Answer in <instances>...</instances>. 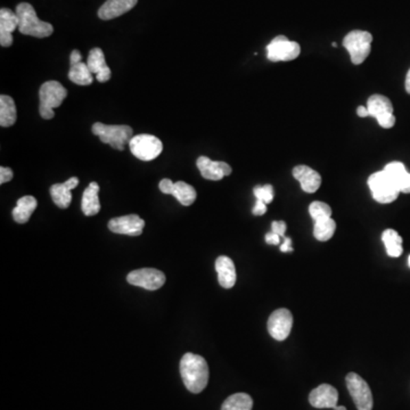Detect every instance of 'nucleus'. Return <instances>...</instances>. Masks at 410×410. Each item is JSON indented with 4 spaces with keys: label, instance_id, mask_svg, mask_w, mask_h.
<instances>
[{
    "label": "nucleus",
    "instance_id": "nucleus-32",
    "mask_svg": "<svg viewBox=\"0 0 410 410\" xmlns=\"http://www.w3.org/2000/svg\"><path fill=\"white\" fill-rule=\"evenodd\" d=\"M253 194L256 196V200H261L266 204H270L273 202L274 187L272 185L256 186V189H253Z\"/></svg>",
    "mask_w": 410,
    "mask_h": 410
},
{
    "label": "nucleus",
    "instance_id": "nucleus-5",
    "mask_svg": "<svg viewBox=\"0 0 410 410\" xmlns=\"http://www.w3.org/2000/svg\"><path fill=\"white\" fill-rule=\"evenodd\" d=\"M368 186L372 191V195L376 202L381 204H389L398 199L400 191L398 189L394 179L387 172L377 171L368 178Z\"/></svg>",
    "mask_w": 410,
    "mask_h": 410
},
{
    "label": "nucleus",
    "instance_id": "nucleus-17",
    "mask_svg": "<svg viewBox=\"0 0 410 410\" xmlns=\"http://www.w3.org/2000/svg\"><path fill=\"white\" fill-rule=\"evenodd\" d=\"M20 20L10 8L0 10V45L10 47L13 44V32L19 29Z\"/></svg>",
    "mask_w": 410,
    "mask_h": 410
},
{
    "label": "nucleus",
    "instance_id": "nucleus-21",
    "mask_svg": "<svg viewBox=\"0 0 410 410\" xmlns=\"http://www.w3.org/2000/svg\"><path fill=\"white\" fill-rule=\"evenodd\" d=\"M215 270L218 273L219 284L224 289H232L236 282L235 265L228 256H219L215 261Z\"/></svg>",
    "mask_w": 410,
    "mask_h": 410
},
{
    "label": "nucleus",
    "instance_id": "nucleus-36",
    "mask_svg": "<svg viewBox=\"0 0 410 410\" xmlns=\"http://www.w3.org/2000/svg\"><path fill=\"white\" fill-rule=\"evenodd\" d=\"M280 236L277 235L275 232H270L266 235V243L269 245H279L280 244Z\"/></svg>",
    "mask_w": 410,
    "mask_h": 410
},
{
    "label": "nucleus",
    "instance_id": "nucleus-16",
    "mask_svg": "<svg viewBox=\"0 0 410 410\" xmlns=\"http://www.w3.org/2000/svg\"><path fill=\"white\" fill-rule=\"evenodd\" d=\"M339 401V392L335 387L330 384H322L319 387L313 389L309 394V402L313 407L335 408Z\"/></svg>",
    "mask_w": 410,
    "mask_h": 410
},
{
    "label": "nucleus",
    "instance_id": "nucleus-10",
    "mask_svg": "<svg viewBox=\"0 0 410 410\" xmlns=\"http://www.w3.org/2000/svg\"><path fill=\"white\" fill-rule=\"evenodd\" d=\"M301 47L285 36H277L267 46V58L272 62H289L299 58Z\"/></svg>",
    "mask_w": 410,
    "mask_h": 410
},
{
    "label": "nucleus",
    "instance_id": "nucleus-41",
    "mask_svg": "<svg viewBox=\"0 0 410 410\" xmlns=\"http://www.w3.org/2000/svg\"><path fill=\"white\" fill-rule=\"evenodd\" d=\"M406 91L410 94V70L408 71L407 77H406Z\"/></svg>",
    "mask_w": 410,
    "mask_h": 410
},
{
    "label": "nucleus",
    "instance_id": "nucleus-3",
    "mask_svg": "<svg viewBox=\"0 0 410 410\" xmlns=\"http://www.w3.org/2000/svg\"><path fill=\"white\" fill-rule=\"evenodd\" d=\"M68 96V91L58 81L51 80L45 82L39 91V113L45 120L54 118V108H60Z\"/></svg>",
    "mask_w": 410,
    "mask_h": 410
},
{
    "label": "nucleus",
    "instance_id": "nucleus-9",
    "mask_svg": "<svg viewBox=\"0 0 410 410\" xmlns=\"http://www.w3.org/2000/svg\"><path fill=\"white\" fill-rule=\"evenodd\" d=\"M367 108L370 112V117L376 119L382 128L390 129L396 125L394 105L390 99L383 95L370 96L367 101Z\"/></svg>",
    "mask_w": 410,
    "mask_h": 410
},
{
    "label": "nucleus",
    "instance_id": "nucleus-18",
    "mask_svg": "<svg viewBox=\"0 0 410 410\" xmlns=\"http://www.w3.org/2000/svg\"><path fill=\"white\" fill-rule=\"evenodd\" d=\"M293 176L300 182L301 189L306 193L313 194V193L317 192L322 185V177L319 173L308 165L296 167L293 169Z\"/></svg>",
    "mask_w": 410,
    "mask_h": 410
},
{
    "label": "nucleus",
    "instance_id": "nucleus-11",
    "mask_svg": "<svg viewBox=\"0 0 410 410\" xmlns=\"http://www.w3.org/2000/svg\"><path fill=\"white\" fill-rule=\"evenodd\" d=\"M127 280L132 285L139 286L148 291H156L165 285V275L158 269L143 268L129 274Z\"/></svg>",
    "mask_w": 410,
    "mask_h": 410
},
{
    "label": "nucleus",
    "instance_id": "nucleus-6",
    "mask_svg": "<svg viewBox=\"0 0 410 410\" xmlns=\"http://www.w3.org/2000/svg\"><path fill=\"white\" fill-rule=\"evenodd\" d=\"M373 36L367 31L353 30L343 39V46L349 51L353 64L359 65L370 56Z\"/></svg>",
    "mask_w": 410,
    "mask_h": 410
},
{
    "label": "nucleus",
    "instance_id": "nucleus-14",
    "mask_svg": "<svg viewBox=\"0 0 410 410\" xmlns=\"http://www.w3.org/2000/svg\"><path fill=\"white\" fill-rule=\"evenodd\" d=\"M145 221L137 215H123L112 219L108 222V229L115 234L128 236H141L144 230Z\"/></svg>",
    "mask_w": 410,
    "mask_h": 410
},
{
    "label": "nucleus",
    "instance_id": "nucleus-23",
    "mask_svg": "<svg viewBox=\"0 0 410 410\" xmlns=\"http://www.w3.org/2000/svg\"><path fill=\"white\" fill-rule=\"evenodd\" d=\"M98 192H99V186L97 182H91L87 189H84V196H82V202H81V208L84 215L91 217V215H97L101 211V202L98 199Z\"/></svg>",
    "mask_w": 410,
    "mask_h": 410
},
{
    "label": "nucleus",
    "instance_id": "nucleus-35",
    "mask_svg": "<svg viewBox=\"0 0 410 410\" xmlns=\"http://www.w3.org/2000/svg\"><path fill=\"white\" fill-rule=\"evenodd\" d=\"M253 215H263L267 212V204L266 203L261 201V200H256V205L252 210Z\"/></svg>",
    "mask_w": 410,
    "mask_h": 410
},
{
    "label": "nucleus",
    "instance_id": "nucleus-13",
    "mask_svg": "<svg viewBox=\"0 0 410 410\" xmlns=\"http://www.w3.org/2000/svg\"><path fill=\"white\" fill-rule=\"evenodd\" d=\"M293 327L292 313L287 309H277L268 319V332L277 341H284L289 337Z\"/></svg>",
    "mask_w": 410,
    "mask_h": 410
},
{
    "label": "nucleus",
    "instance_id": "nucleus-29",
    "mask_svg": "<svg viewBox=\"0 0 410 410\" xmlns=\"http://www.w3.org/2000/svg\"><path fill=\"white\" fill-rule=\"evenodd\" d=\"M253 400L249 394H235L227 398L221 406V410H252Z\"/></svg>",
    "mask_w": 410,
    "mask_h": 410
},
{
    "label": "nucleus",
    "instance_id": "nucleus-1",
    "mask_svg": "<svg viewBox=\"0 0 410 410\" xmlns=\"http://www.w3.org/2000/svg\"><path fill=\"white\" fill-rule=\"evenodd\" d=\"M180 375L186 389L192 394H201L208 382V366L203 357L186 353L180 360Z\"/></svg>",
    "mask_w": 410,
    "mask_h": 410
},
{
    "label": "nucleus",
    "instance_id": "nucleus-40",
    "mask_svg": "<svg viewBox=\"0 0 410 410\" xmlns=\"http://www.w3.org/2000/svg\"><path fill=\"white\" fill-rule=\"evenodd\" d=\"M65 184H67V186H68L69 189L72 191V189H75V187L79 185V179H77V177H72V178L67 180Z\"/></svg>",
    "mask_w": 410,
    "mask_h": 410
},
{
    "label": "nucleus",
    "instance_id": "nucleus-26",
    "mask_svg": "<svg viewBox=\"0 0 410 410\" xmlns=\"http://www.w3.org/2000/svg\"><path fill=\"white\" fill-rule=\"evenodd\" d=\"M382 241H383L385 249L389 256L392 258H398L404 252L402 249V239L394 229H387L382 234Z\"/></svg>",
    "mask_w": 410,
    "mask_h": 410
},
{
    "label": "nucleus",
    "instance_id": "nucleus-25",
    "mask_svg": "<svg viewBox=\"0 0 410 410\" xmlns=\"http://www.w3.org/2000/svg\"><path fill=\"white\" fill-rule=\"evenodd\" d=\"M16 105L14 99L7 95L0 96V125L8 128L16 122Z\"/></svg>",
    "mask_w": 410,
    "mask_h": 410
},
{
    "label": "nucleus",
    "instance_id": "nucleus-34",
    "mask_svg": "<svg viewBox=\"0 0 410 410\" xmlns=\"http://www.w3.org/2000/svg\"><path fill=\"white\" fill-rule=\"evenodd\" d=\"M14 172L10 168L7 167H1L0 168V184L3 185L5 182H8L13 179Z\"/></svg>",
    "mask_w": 410,
    "mask_h": 410
},
{
    "label": "nucleus",
    "instance_id": "nucleus-31",
    "mask_svg": "<svg viewBox=\"0 0 410 410\" xmlns=\"http://www.w3.org/2000/svg\"><path fill=\"white\" fill-rule=\"evenodd\" d=\"M309 213L313 221H317L319 219L330 218L332 217V208L326 203L316 201V202L310 204Z\"/></svg>",
    "mask_w": 410,
    "mask_h": 410
},
{
    "label": "nucleus",
    "instance_id": "nucleus-4",
    "mask_svg": "<svg viewBox=\"0 0 410 410\" xmlns=\"http://www.w3.org/2000/svg\"><path fill=\"white\" fill-rule=\"evenodd\" d=\"M93 134L101 139V143L111 145L112 148L123 151L125 145L132 141V130L129 125H108L96 122L93 125Z\"/></svg>",
    "mask_w": 410,
    "mask_h": 410
},
{
    "label": "nucleus",
    "instance_id": "nucleus-2",
    "mask_svg": "<svg viewBox=\"0 0 410 410\" xmlns=\"http://www.w3.org/2000/svg\"><path fill=\"white\" fill-rule=\"evenodd\" d=\"M20 24L19 30L25 36H32L34 38H47L54 32V27L51 23L44 22L38 17L34 6L27 3H21L17 5L15 10Z\"/></svg>",
    "mask_w": 410,
    "mask_h": 410
},
{
    "label": "nucleus",
    "instance_id": "nucleus-12",
    "mask_svg": "<svg viewBox=\"0 0 410 410\" xmlns=\"http://www.w3.org/2000/svg\"><path fill=\"white\" fill-rule=\"evenodd\" d=\"M158 189L163 194L175 196L176 200L184 206L192 205L197 197L195 189L185 182H173L170 179H162Z\"/></svg>",
    "mask_w": 410,
    "mask_h": 410
},
{
    "label": "nucleus",
    "instance_id": "nucleus-27",
    "mask_svg": "<svg viewBox=\"0 0 410 410\" xmlns=\"http://www.w3.org/2000/svg\"><path fill=\"white\" fill-rule=\"evenodd\" d=\"M337 230V222L334 219L324 218L315 221L313 227V236L317 241L319 242H327L334 236V232Z\"/></svg>",
    "mask_w": 410,
    "mask_h": 410
},
{
    "label": "nucleus",
    "instance_id": "nucleus-19",
    "mask_svg": "<svg viewBox=\"0 0 410 410\" xmlns=\"http://www.w3.org/2000/svg\"><path fill=\"white\" fill-rule=\"evenodd\" d=\"M138 0H108L98 10V17L108 21L128 13L137 5Z\"/></svg>",
    "mask_w": 410,
    "mask_h": 410
},
{
    "label": "nucleus",
    "instance_id": "nucleus-20",
    "mask_svg": "<svg viewBox=\"0 0 410 410\" xmlns=\"http://www.w3.org/2000/svg\"><path fill=\"white\" fill-rule=\"evenodd\" d=\"M87 67L91 73L96 74V79L99 82H106L111 79V69L106 64L104 53L101 48H94L89 51Z\"/></svg>",
    "mask_w": 410,
    "mask_h": 410
},
{
    "label": "nucleus",
    "instance_id": "nucleus-15",
    "mask_svg": "<svg viewBox=\"0 0 410 410\" xmlns=\"http://www.w3.org/2000/svg\"><path fill=\"white\" fill-rule=\"evenodd\" d=\"M196 165H197L203 178L213 180V182L221 180L224 177L232 173L230 165H227L225 162L212 161L211 158H208V156H200L196 161Z\"/></svg>",
    "mask_w": 410,
    "mask_h": 410
},
{
    "label": "nucleus",
    "instance_id": "nucleus-33",
    "mask_svg": "<svg viewBox=\"0 0 410 410\" xmlns=\"http://www.w3.org/2000/svg\"><path fill=\"white\" fill-rule=\"evenodd\" d=\"M286 228H287L286 222L282 221V220H279V221H274L273 224H272V232H275V234L280 236V237H284V236H285Z\"/></svg>",
    "mask_w": 410,
    "mask_h": 410
},
{
    "label": "nucleus",
    "instance_id": "nucleus-42",
    "mask_svg": "<svg viewBox=\"0 0 410 410\" xmlns=\"http://www.w3.org/2000/svg\"><path fill=\"white\" fill-rule=\"evenodd\" d=\"M335 410H346V407H343V406H337V407L334 408Z\"/></svg>",
    "mask_w": 410,
    "mask_h": 410
},
{
    "label": "nucleus",
    "instance_id": "nucleus-43",
    "mask_svg": "<svg viewBox=\"0 0 410 410\" xmlns=\"http://www.w3.org/2000/svg\"><path fill=\"white\" fill-rule=\"evenodd\" d=\"M408 265H409V267H410V256H409V258H408Z\"/></svg>",
    "mask_w": 410,
    "mask_h": 410
},
{
    "label": "nucleus",
    "instance_id": "nucleus-24",
    "mask_svg": "<svg viewBox=\"0 0 410 410\" xmlns=\"http://www.w3.org/2000/svg\"><path fill=\"white\" fill-rule=\"evenodd\" d=\"M37 200L34 196H23L17 201L16 206L13 208V218L17 224H27L37 208Z\"/></svg>",
    "mask_w": 410,
    "mask_h": 410
},
{
    "label": "nucleus",
    "instance_id": "nucleus-22",
    "mask_svg": "<svg viewBox=\"0 0 410 410\" xmlns=\"http://www.w3.org/2000/svg\"><path fill=\"white\" fill-rule=\"evenodd\" d=\"M384 171L394 179L400 193L410 194V173L406 170L404 163L391 162L384 168Z\"/></svg>",
    "mask_w": 410,
    "mask_h": 410
},
{
    "label": "nucleus",
    "instance_id": "nucleus-8",
    "mask_svg": "<svg viewBox=\"0 0 410 410\" xmlns=\"http://www.w3.org/2000/svg\"><path fill=\"white\" fill-rule=\"evenodd\" d=\"M346 387L358 410L373 409V394L366 381L356 373H349L346 377Z\"/></svg>",
    "mask_w": 410,
    "mask_h": 410
},
{
    "label": "nucleus",
    "instance_id": "nucleus-30",
    "mask_svg": "<svg viewBox=\"0 0 410 410\" xmlns=\"http://www.w3.org/2000/svg\"><path fill=\"white\" fill-rule=\"evenodd\" d=\"M51 199L58 208H68L72 202V194L71 189L65 182L63 184H55L51 187Z\"/></svg>",
    "mask_w": 410,
    "mask_h": 410
},
{
    "label": "nucleus",
    "instance_id": "nucleus-39",
    "mask_svg": "<svg viewBox=\"0 0 410 410\" xmlns=\"http://www.w3.org/2000/svg\"><path fill=\"white\" fill-rule=\"evenodd\" d=\"M357 114L360 118H367V117H370V112H368V108H365V106H359L357 108Z\"/></svg>",
    "mask_w": 410,
    "mask_h": 410
},
{
    "label": "nucleus",
    "instance_id": "nucleus-28",
    "mask_svg": "<svg viewBox=\"0 0 410 410\" xmlns=\"http://www.w3.org/2000/svg\"><path fill=\"white\" fill-rule=\"evenodd\" d=\"M69 79L73 84H79V86H89L94 81L93 73L88 69L87 63H82V62L71 65L70 71H69Z\"/></svg>",
    "mask_w": 410,
    "mask_h": 410
},
{
    "label": "nucleus",
    "instance_id": "nucleus-37",
    "mask_svg": "<svg viewBox=\"0 0 410 410\" xmlns=\"http://www.w3.org/2000/svg\"><path fill=\"white\" fill-rule=\"evenodd\" d=\"M282 239H284V242L280 245V251L282 252H293L292 239L289 237H285V236Z\"/></svg>",
    "mask_w": 410,
    "mask_h": 410
},
{
    "label": "nucleus",
    "instance_id": "nucleus-38",
    "mask_svg": "<svg viewBox=\"0 0 410 410\" xmlns=\"http://www.w3.org/2000/svg\"><path fill=\"white\" fill-rule=\"evenodd\" d=\"M81 60H82V56H81V53L79 51H73L71 53L70 56V64H77V63H80Z\"/></svg>",
    "mask_w": 410,
    "mask_h": 410
},
{
    "label": "nucleus",
    "instance_id": "nucleus-7",
    "mask_svg": "<svg viewBox=\"0 0 410 410\" xmlns=\"http://www.w3.org/2000/svg\"><path fill=\"white\" fill-rule=\"evenodd\" d=\"M129 147L132 155L141 161H153L163 151V144L158 137L153 135L134 136L129 141Z\"/></svg>",
    "mask_w": 410,
    "mask_h": 410
}]
</instances>
